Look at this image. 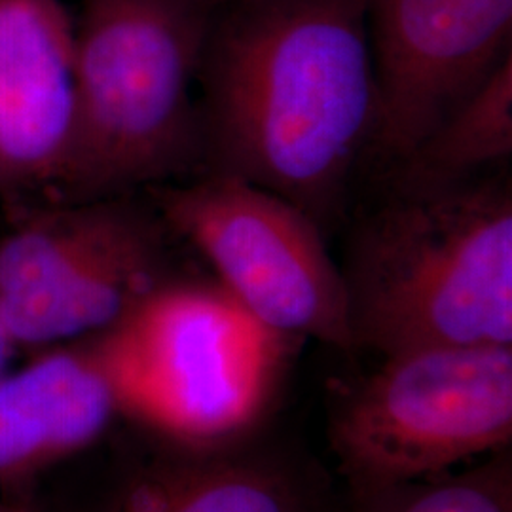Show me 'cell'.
I'll list each match as a JSON object with an SVG mask.
<instances>
[{
    "label": "cell",
    "instance_id": "6da1fadb",
    "mask_svg": "<svg viewBox=\"0 0 512 512\" xmlns=\"http://www.w3.org/2000/svg\"><path fill=\"white\" fill-rule=\"evenodd\" d=\"M368 2H217L198 73L203 173L270 190L323 232L342 217L376 128Z\"/></svg>",
    "mask_w": 512,
    "mask_h": 512
},
{
    "label": "cell",
    "instance_id": "7a4b0ae2",
    "mask_svg": "<svg viewBox=\"0 0 512 512\" xmlns=\"http://www.w3.org/2000/svg\"><path fill=\"white\" fill-rule=\"evenodd\" d=\"M340 270L353 351L512 346L511 177L391 183Z\"/></svg>",
    "mask_w": 512,
    "mask_h": 512
},
{
    "label": "cell",
    "instance_id": "3957f363",
    "mask_svg": "<svg viewBox=\"0 0 512 512\" xmlns=\"http://www.w3.org/2000/svg\"><path fill=\"white\" fill-rule=\"evenodd\" d=\"M219 0H82L76 135L57 202L126 196L203 173V44Z\"/></svg>",
    "mask_w": 512,
    "mask_h": 512
},
{
    "label": "cell",
    "instance_id": "277c9868",
    "mask_svg": "<svg viewBox=\"0 0 512 512\" xmlns=\"http://www.w3.org/2000/svg\"><path fill=\"white\" fill-rule=\"evenodd\" d=\"M95 338L124 414L184 442L253 433L296 342L264 327L217 281L186 277L165 281Z\"/></svg>",
    "mask_w": 512,
    "mask_h": 512
},
{
    "label": "cell",
    "instance_id": "5b68a950",
    "mask_svg": "<svg viewBox=\"0 0 512 512\" xmlns=\"http://www.w3.org/2000/svg\"><path fill=\"white\" fill-rule=\"evenodd\" d=\"M511 440L512 346L395 353L330 403V448L349 495L448 473Z\"/></svg>",
    "mask_w": 512,
    "mask_h": 512
},
{
    "label": "cell",
    "instance_id": "8992f818",
    "mask_svg": "<svg viewBox=\"0 0 512 512\" xmlns=\"http://www.w3.org/2000/svg\"><path fill=\"white\" fill-rule=\"evenodd\" d=\"M167 224L126 196L52 202L0 236V332L55 348L118 325L171 274Z\"/></svg>",
    "mask_w": 512,
    "mask_h": 512
},
{
    "label": "cell",
    "instance_id": "52a82bcc",
    "mask_svg": "<svg viewBox=\"0 0 512 512\" xmlns=\"http://www.w3.org/2000/svg\"><path fill=\"white\" fill-rule=\"evenodd\" d=\"M154 207L169 232L186 239L220 287L264 327L353 351L342 270L325 232L300 207L220 173L165 186Z\"/></svg>",
    "mask_w": 512,
    "mask_h": 512
},
{
    "label": "cell",
    "instance_id": "ba28073f",
    "mask_svg": "<svg viewBox=\"0 0 512 512\" xmlns=\"http://www.w3.org/2000/svg\"><path fill=\"white\" fill-rule=\"evenodd\" d=\"M512 0H370L372 154L401 164L511 55Z\"/></svg>",
    "mask_w": 512,
    "mask_h": 512
},
{
    "label": "cell",
    "instance_id": "9c48e42d",
    "mask_svg": "<svg viewBox=\"0 0 512 512\" xmlns=\"http://www.w3.org/2000/svg\"><path fill=\"white\" fill-rule=\"evenodd\" d=\"M74 135L73 19L59 0H0V196L57 202Z\"/></svg>",
    "mask_w": 512,
    "mask_h": 512
},
{
    "label": "cell",
    "instance_id": "30bf717a",
    "mask_svg": "<svg viewBox=\"0 0 512 512\" xmlns=\"http://www.w3.org/2000/svg\"><path fill=\"white\" fill-rule=\"evenodd\" d=\"M171 440L124 480L105 512H346L310 458L253 433L217 442Z\"/></svg>",
    "mask_w": 512,
    "mask_h": 512
},
{
    "label": "cell",
    "instance_id": "8fae6325",
    "mask_svg": "<svg viewBox=\"0 0 512 512\" xmlns=\"http://www.w3.org/2000/svg\"><path fill=\"white\" fill-rule=\"evenodd\" d=\"M122 414L120 387L95 336L0 376V486L90 448Z\"/></svg>",
    "mask_w": 512,
    "mask_h": 512
},
{
    "label": "cell",
    "instance_id": "7c38bea8",
    "mask_svg": "<svg viewBox=\"0 0 512 512\" xmlns=\"http://www.w3.org/2000/svg\"><path fill=\"white\" fill-rule=\"evenodd\" d=\"M512 156V54L401 164L391 183L439 186L478 179Z\"/></svg>",
    "mask_w": 512,
    "mask_h": 512
},
{
    "label": "cell",
    "instance_id": "4fadbf2b",
    "mask_svg": "<svg viewBox=\"0 0 512 512\" xmlns=\"http://www.w3.org/2000/svg\"><path fill=\"white\" fill-rule=\"evenodd\" d=\"M346 512H512L511 450L456 475L425 476L349 495Z\"/></svg>",
    "mask_w": 512,
    "mask_h": 512
},
{
    "label": "cell",
    "instance_id": "5bb4252c",
    "mask_svg": "<svg viewBox=\"0 0 512 512\" xmlns=\"http://www.w3.org/2000/svg\"><path fill=\"white\" fill-rule=\"evenodd\" d=\"M0 512H35L29 507H23L18 503H8V501H0Z\"/></svg>",
    "mask_w": 512,
    "mask_h": 512
},
{
    "label": "cell",
    "instance_id": "9a60e30c",
    "mask_svg": "<svg viewBox=\"0 0 512 512\" xmlns=\"http://www.w3.org/2000/svg\"><path fill=\"white\" fill-rule=\"evenodd\" d=\"M6 348H8V344H6V340H4V336H2V332H0V366H2V361H4Z\"/></svg>",
    "mask_w": 512,
    "mask_h": 512
}]
</instances>
